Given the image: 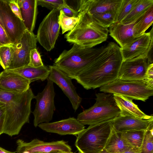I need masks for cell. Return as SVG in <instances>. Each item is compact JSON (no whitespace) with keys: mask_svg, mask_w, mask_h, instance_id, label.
Instances as JSON below:
<instances>
[{"mask_svg":"<svg viewBox=\"0 0 153 153\" xmlns=\"http://www.w3.org/2000/svg\"><path fill=\"white\" fill-rule=\"evenodd\" d=\"M13 45H3L0 47V65L4 70L7 69L9 66Z\"/></svg>","mask_w":153,"mask_h":153,"instance_id":"cell-30","label":"cell"},{"mask_svg":"<svg viewBox=\"0 0 153 153\" xmlns=\"http://www.w3.org/2000/svg\"><path fill=\"white\" fill-rule=\"evenodd\" d=\"M0 18L11 42L15 45L27 29L22 20L13 12L7 0H0Z\"/></svg>","mask_w":153,"mask_h":153,"instance_id":"cell-11","label":"cell"},{"mask_svg":"<svg viewBox=\"0 0 153 153\" xmlns=\"http://www.w3.org/2000/svg\"><path fill=\"white\" fill-rule=\"evenodd\" d=\"M141 17L130 24L125 25L116 22L109 27V35L119 44L120 48L124 47L137 38L134 27Z\"/></svg>","mask_w":153,"mask_h":153,"instance_id":"cell-20","label":"cell"},{"mask_svg":"<svg viewBox=\"0 0 153 153\" xmlns=\"http://www.w3.org/2000/svg\"><path fill=\"white\" fill-rule=\"evenodd\" d=\"M149 64L147 58L143 56L123 61L117 78L123 80L145 79L146 73Z\"/></svg>","mask_w":153,"mask_h":153,"instance_id":"cell-15","label":"cell"},{"mask_svg":"<svg viewBox=\"0 0 153 153\" xmlns=\"http://www.w3.org/2000/svg\"><path fill=\"white\" fill-rule=\"evenodd\" d=\"M122 62L120 47L109 42L97 59L75 79L87 90L100 87L118 78Z\"/></svg>","mask_w":153,"mask_h":153,"instance_id":"cell-1","label":"cell"},{"mask_svg":"<svg viewBox=\"0 0 153 153\" xmlns=\"http://www.w3.org/2000/svg\"><path fill=\"white\" fill-rule=\"evenodd\" d=\"M145 80L149 83L153 85V63L149 64L146 73Z\"/></svg>","mask_w":153,"mask_h":153,"instance_id":"cell-38","label":"cell"},{"mask_svg":"<svg viewBox=\"0 0 153 153\" xmlns=\"http://www.w3.org/2000/svg\"><path fill=\"white\" fill-rule=\"evenodd\" d=\"M0 25L2 26V27L4 29V26L2 23V22L0 18Z\"/></svg>","mask_w":153,"mask_h":153,"instance_id":"cell-44","label":"cell"},{"mask_svg":"<svg viewBox=\"0 0 153 153\" xmlns=\"http://www.w3.org/2000/svg\"><path fill=\"white\" fill-rule=\"evenodd\" d=\"M29 81L20 75L4 70L0 73V90L13 93H21L30 88Z\"/></svg>","mask_w":153,"mask_h":153,"instance_id":"cell-17","label":"cell"},{"mask_svg":"<svg viewBox=\"0 0 153 153\" xmlns=\"http://www.w3.org/2000/svg\"></svg>","mask_w":153,"mask_h":153,"instance_id":"cell-48","label":"cell"},{"mask_svg":"<svg viewBox=\"0 0 153 153\" xmlns=\"http://www.w3.org/2000/svg\"><path fill=\"white\" fill-rule=\"evenodd\" d=\"M29 65L34 67H39L44 66L41 56L37 48L32 50L30 54V62Z\"/></svg>","mask_w":153,"mask_h":153,"instance_id":"cell-34","label":"cell"},{"mask_svg":"<svg viewBox=\"0 0 153 153\" xmlns=\"http://www.w3.org/2000/svg\"><path fill=\"white\" fill-rule=\"evenodd\" d=\"M146 131L144 130H133L119 133L121 137L131 147L140 149Z\"/></svg>","mask_w":153,"mask_h":153,"instance_id":"cell-26","label":"cell"},{"mask_svg":"<svg viewBox=\"0 0 153 153\" xmlns=\"http://www.w3.org/2000/svg\"><path fill=\"white\" fill-rule=\"evenodd\" d=\"M5 113V104L0 101V119L4 117Z\"/></svg>","mask_w":153,"mask_h":153,"instance_id":"cell-39","label":"cell"},{"mask_svg":"<svg viewBox=\"0 0 153 153\" xmlns=\"http://www.w3.org/2000/svg\"><path fill=\"white\" fill-rule=\"evenodd\" d=\"M138 0H122L119 10L117 22L120 23L129 13Z\"/></svg>","mask_w":153,"mask_h":153,"instance_id":"cell-31","label":"cell"},{"mask_svg":"<svg viewBox=\"0 0 153 153\" xmlns=\"http://www.w3.org/2000/svg\"><path fill=\"white\" fill-rule=\"evenodd\" d=\"M100 90L103 92L144 102L153 95V85L145 79L123 80L117 78L100 87Z\"/></svg>","mask_w":153,"mask_h":153,"instance_id":"cell-7","label":"cell"},{"mask_svg":"<svg viewBox=\"0 0 153 153\" xmlns=\"http://www.w3.org/2000/svg\"><path fill=\"white\" fill-rule=\"evenodd\" d=\"M7 70L18 74L28 80L31 83L38 80L47 79L50 73L48 66L44 65L34 67L29 65L19 68Z\"/></svg>","mask_w":153,"mask_h":153,"instance_id":"cell-23","label":"cell"},{"mask_svg":"<svg viewBox=\"0 0 153 153\" xmlns=\"http://www.w3.org/2000/svg\"><path fill=\"white\" fill-rule=\"evenodd\" d=\"M153 22V5L148 9L134 25L135 37L142 35L152 24Z\"/></svg>","mask_w":153,"mask_h":153,"instance_id":"cell-27","label":"cell"},{"mask_svg":"<svg viewBox=\"0 0 153 153\" xmlns=\"http://www.w3.org/2000/svg\"><path fill=\"white\" fill-rule=\"evenodd\" d=\"M116 104L120 109V115H128L144 119L153 118L152 115H148L142 112L132 99L122 95L113 94Z\"/></svg>","mask_w":153,"mask_h":153,"instance_id":"cell-21","label":"cell"},{"mask_svg":"<svg viewBox=\"0 0 153 153\" xmlns=\"http://www.w3.org/2000/svg\"><path fill=\"white\" fill-rule=\"evenodd\" d=\"M47 80V84L43 91L38 93L34 98L36 103L32 113L34 117L33 124L36 127L40 124L49 123L51 120L56 110L53 82L48 79Z\"/></svg>","mask_w":153,"mask_h":153,"instance_id":"cell-8","label":"cell"},{"mask_svg":"<svg viewBox=\"0 0 153 153\" xmlns=\"http://www.w3.org/2000/svg\"><path fill=\"white\" fill-rule=\"evenodd\" d=\"M78 13V22L73 30L65 35L66 41L85 48H93L105 41L108 28L89 14L84 12Z\"/></svg>","mask_w":153,"mask_h":153,"instance_id":"cell-4","label":"cell"},{"mask_svg":"<svg viewBox=\"0 0 153 153\" xmlns=\"http://www.w3.org/2000/svg\"><path fill=\"white\" fill-rule=\"evenodd\" d=\"M38 126L47 132L61 135L76 136L85 129V126L74 117L52 123H42Z\"/></svg>","mask_w":153,"mask_h":153,"instance_id":"cell-16","label":"cell"},{"mask_svg":"<svg viewBox=\"0 0 153 153\" xmlns=\"http://www.w3.org/2000/svg\"><path fill=\"white\" fill-rule=\"evenodd\" d=\"M4 118V117L0 119V135L3 134Z\"/></svg>","mask_w":153,"mask_h":153,"instance_id":"cell-41","label":"cell"},{"mask_svg":"<svg viewBox=\"0 0 153 153\" xmlns=\"http://www.w3.org/2000/svg\"><path fill=\"white\" fill-rule=\"evenodd\" d=\"M113 120L89 125L79 134L75 142L79 152L100 153L111 133Z\"/></svg>","mask_w":153,"mask_h":153,"instance_id":"cell-6","label":"cell"},{"mask_svg":"<svg viewBox=\"0 0 153 153\" xmlns=\"http://www.w3.org/2000/svg\"><path fill=\"white\" fill-rule=\"evenodd\" d=\"M16 153H21L25 151L30 153H50L58 151L71 152V147L63 140L45 142L34 139L26 142L19 139L16 141Z\"/></svg>","mask_w":153,"mask_h":153,"instance_id":"cell-12","label":"cell"},{"mask_svg":"<svg viewBox=\"0 0 153 153\" xmlns=\"http://www.w3.org/2000/svg\"><path fill=\"white\" fill-rule=\"evenodd\" d=\"M152 5L153 0H138L131 12L120 23L125 25L132 23L142 16Z\"/></svg>","mask_w":153,"mask_h":153,"instance_id":"cell-25","label":"cell"},{"mask_svg":"<svg viewBox=\"0 0 153 153\" xmlns=\"http://www.w3.org/2000/svg\"><path fill=\"white\" fill-rule=\"evenodd\" d=\"M105 46L85 48L74 44L71 49L64 50L55 59L53 65L72 79H75L97 59Z\"/></svg>","mask_w":153,"mask_h":153,"instance_id":"cell-3","label":"cell"},{"mask_svg":"<svg viewBox=\"0 0 153 153\" xmlns=\"http://www.w3.org/2000/svg\"><path fill=\"white\" fill-rule=\"evenodd\" d=\"M21 153H30L27 151H23Z\"/></svg>","mask_w":153,"mask_h":153,"instance_id":"cell-45","label":"cell"},{"mask_svg":"<svg viewBox=\"0 0 153 153\" xmlns=\"http://www.w3.org/2000/svg\"><path fill=\"white\" fill-rule=\"evenodd\" d=\"M58 9L62 11L67 16L69 17H77L79 15L77 11L69 6L66 2Z\"/></svg>","mask_w":153,"mask_h":153,"instance_id":"cell-35","label":"cell"},{"mask_svg":"<svg viewBox=\"0 0 153 153\" xmlns=\"http://www.w3.org/2000/svg\"><path fill=\"white\" fill-rule=\"evenodd\" d=\"M79 18V15L77 17L67 16L60 10L59 17V23L62 30V34L73 30L78 22Z\"/></svg>","mask_w":153,"mask_h":153,"instance_id":"cell-29","label":"cell"},{"mask_svg":"<svg viewBox=\"0 0 153 153\" xmlns=\"http://www.w3.org/2000/svg\"><path fill=\"white\" fill-rule=\"evenodd\" d=\"M122 0H81L79 1L78 13L84 12L90 15L108 11L118 13Z\"/></svg>","mask_w":153,"mask_h":153,"instance_id":"cell-18","label":"cell"},{"mask_svg":"<svg viewBox=\"0 0 153 153\" xmlns=\"http://www.w3.org/2000/svg\"><path fill=\"white\" fill-rule=\"evenodd\" d=\"M153 32L152 28L149 32L137 37L124 47L120 48L123 61L139 56L147 58L149 52L153 48Z\"/></svg>","mask_w":153,"mask_h":153,"instance_id":"cell-14","label":"cell"},{"mask_svg":"<svg viewBox=\"0 0 153 153\" xmlns=\"http://www.w3.org/2000/svg\"><path fill=\"white\" fill-rule=\"evenodd\" d=\"M73 153L72 152H69V153ZM78 153H79V152Z\"/></svg>","mask_w":153,"mask_h":153,"instance_id":"cell-47","label":"cell"},{"mask_svg":"<svg viewBox=\"0 0 153 153\" xmlns=\"http://www.w3.org/2000/svg\"><path fill=\"white\" fill-rule=\"evenodd\" d=\"M22 19L26 29L33 32L37 15V0H18Z\"/></svg>","mask_w":153,"mask_h":153,"instance_id":"cell-22","label":"cell"},{"mask_svg":"<svg viewBox=\"0 0 153 153\" xmlns=\"http://www.w3.org/2000/svg\"><path fill=\"white\" fill-rule=\"evenodd\" d=\"M153 125L146 130L142 145L140 149V153H153V134L150 129Z\"/></svg>","mask_w":153,"mask_h":153,"instance_id":"cell-32","label":"cell"},{"mask_svg":"<svg viewBox=\"0 0 153 153\" xmlns=\"http://www.w3.org/2000/svg\"><path fill=\"white\" fill-rule=\"evenodd\" d=\"M100 153H105L101 152ZM122 153H140V149L132 148Z\"/></svg>","mask_w":153,"mask_h":153,"instance_id":"cell-40","label":"cell"},{"mask_svg":"<svg viewBox=\"0 0 153 153\" xmlns=\"http://www.w3.org/2000/svg\"><path fill=\"white\" fill-rule=\"evenodd\" d=\"M37 1L38 5L45 7L51 10L56 8H58L66 2V1L65 0Z\"/></svg>","mask_w":153,"mask_h":153,"instance_id":"cell-33","label":"cell"},{"mask_svg":"<svg viewBox=\"0 0 153 153\" xmlns=\"http://www.w3.org/2000/svg\"><path fill=\"white\" fill-rule=\"evenodd\" d=\"M91 15L102 26L106 28H108L112 24L117 22V13L114 12L108 11Z\"/></svg>","mask_w":153,"mask_h":153,"instance_id":"cell-28","label":"cell"},{"mask_svg":"<svg viewBox=\"0 0 153 153\" xmlns=\"http://www.w3.org/2000/svg\"><path fill=\"white\" fill-rule=\"evenodd\" d=\"M51 153H68V152H63V151H56V152H51Z\"/></svg>","mask_w":153,"mask_h":153,"instance_id":"cell-43","label":"cell"},{"mask_svg":"<svg viewBox=\"0 0 153 153\" xmlns=\"http://www.w3.org/2000/svg\"><path fill=\"white\" fill-rule=\"evenodd\" d=\"M153 118L144 119L128 116L120 115L114 120L112 125L117 132L133 130H146L153 125Z\"/></svg>","mask_w":153,"mask_h":153,"instance_id":"cell-19","label":"cell"},{"mask_svg":"<svg viewBox=\"0 0 153 153\" xmlns=\"http://www.w3.org/2000/svg\"><path fill=\"white\" fill-rule=\"evenodd\" d=\"M16 152H11L0 147V153H16Z\"/></svg>","mask_w":153,"mask_h":153,"instance_id":"cell-42","label":"cell"},{"mask_svg":"<svg viewBox=\"0 0 153 153\" xmlns=\"http://www.w3.org/2000/svg\"><path fill=\"white\" fill-rule=\"evenodd\" d=\"M36 35L27 30L15 45L9 66L7 70L19 68L28 65L30 51L36 48Z\"/></svg>","mask_w":153,"mask_h":153,"instance_id":"cell-10","label":"cell"},{"mask_svg":"<svg viewBox=\"0 0 153 153\" xmlns=\"http://www.w3.org/2000/svg\"><path fill=\"white\" fill-rule=\"evenodd\" d=\"M34 97L30 88L21 93L0 90V101L5 105L3 134L10 137L18 135L24 125L29 123L31 102Z\"/></svg>","mask_w":153,"mask_h":153,"instance_id":"cell-2","label":"cell"},{"mask_svg":"<svg viewBox=\"0 0 153 153\" xmlns=\"http://www.w3.org/2000/svg\"><path fill=\"white\" fill-rule=\"evenodd\" d=\"M0 43L3 45H13L4 29L0 25Z\"/></svg>","mask_w":153,"mask_h":153,"instance_id":"cell-37","label":"cell"},{"mask_svg":"<svg viewBox=\"0 0 153 153\" xmlns=\"http://www.w3.org/2000/svg\"><path fill=\"white\" fill-rule=\"evenodd\" d=\"M113 128L102 151L105 153H122L132 148Z\"/></svg>","mask_w":153,"mask_h":153,"instance_id":"cell-24","label":"cell"},{"mask_svg":"<svg viewBox=\"0 0 153 153\" xmlns=\"http://www.w3.org/2000/svg\"><path fill=\"white\" fill-rule=\"evenodd\" d=\"M50 73L48 79L57 84L68 98L75 111L79 106L82 98L76 93L72 79L54 65H49Z\"/></svg>","mask_w":153,"mask_h":153,"instance_id":"cell-13","label":"cell"},{"mask_svg":"<svg viewBox=\"0 0 153 153\" xmlns=\"http://www.w3.org/2000/svg\"><path fill=\"white\" fill-rule=\"evenodd\" d=\"M2 46H3V45H2L0 43V47Z\"/></svg>","mask_w":153,"mask_h":153,"instance_id":"cell-46","label":"cell"},{"mask_svg":"<svg viewBox=\"0 0 153 153\" xmlns=\"http://www.w3.org/2000/svg\"><path fill=\"white\" fill-rule=\"evenodd\" d=\"M7 1L13 12L22 20L18 0H7Z\"/></svg>","mask_w":153,"mask_h":153,"instance_id":"cell-36","label":"cell"},{"mask_svg":"<svg viewBox=\"0 0 153 153\" xmlns=\"http://www.w3.org/2000/svg\"><path fill=\"white\" fill-rule=\"evenodd\" d=\"M96 96L94 105L77 115L76 119L84 125L113 120L120 115V111L113 94L103 92L96 94Z\"/></svg>","mask_w":153,"mask_h":153,"instance_id":"cell-5","label":"cell"},{"mask_svg":"<svg viewBox=\"0 0 153 153\" xmlns=\"http://www.w3.org/2000/svg\"><path fill=\"white\" fill-rule=\"evenodd\" d=\"M60 11L58 8L51 10L38 28L36 35L37 41L47 51L53 48L59 36L60 27L59 23Z\"/></svg>","mask_w":153,"mask_h":153,"instance_id":"cell-9","label":"cell"}]
</instances>
